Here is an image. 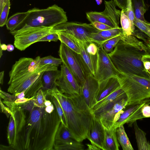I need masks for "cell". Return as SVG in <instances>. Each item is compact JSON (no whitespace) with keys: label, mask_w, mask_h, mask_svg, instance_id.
<instances>
[{"label":"cell","mask_w":150,"mask_h":150,"mask_svg":"<svg viewBox=\"0 0 150 150\" xmlns=\"http://www.w3.org/2000/svg\"><path fill=\"white\" fill-rule=\"evenodd\" d=\"M3 50L0 49V58H1V56H2L3 54Z\"/></svg>","instance_id":"obj_54"},{"label":"cell","mask_w":150,"mask_h":150,"mask_svg":"<svg viewBox=\"0 0 150 150\" xmlns=\"http://www.w3.org/2000/svg\"><path fill=\"white\" fill-rule=\"evenodd\" d=\"M28 15L27 11L18 12L10 17L6 24L7 29L10 31L13 30Z\"/></svg>","instance_id":"obj_27"},{"label":"cell","mask_w":150,"mask_h":150,"mask_svg":"<svg viewBox=\"0 0 150 150\" xmlns=\"http://www.w3.org/2000/svg\"><path fill=\"white\" fill-rule=\"evenodd\" d=\"M124 91L120 88L113 92L105 98L96 103L91 109L92 112L101 107L105 104L111 101L125 93Z\"/></svg>","instance_id":"obj_30"},{"label":"cell","mask_w":150,"mask_h":150,"mask_svg":"<svg viewBox=\"0 0 150 150\" xmlns=\"http://www.w3.org/2000/svg\"><path fill=\"white\" fill-rule=\"evenodd\" d=\"M120 88L119 80L116 77H111L99 83V88L96 98V103Z\"/></svg>","instance_id":"obj_18"},{"label":"cell","mask_w":150,"mask_h":150,"mask_svg":"<svg viewBox=\"0 0 150 150\" xmlns=\"http://www.w3.org/2000/svg\"><path fill=\"white\" fill-rule=\"evenodd\" d=\"M141 77L121 73L118 79L121 88L127 96V106L150 98V91L142 84Z\"/></svg>","instance_id":"obj_7"},{"label":"cell","mask_w":150,"mask_h":150,"mask_svg":"<svg viewBox=\"0 0 150 150\" xmlns=\"http://www.w3.org/2000/svg\"><path fill=\"white\" fill-rule=\"evenodd\" d=\"M27 12L28 15L12 31L24 26L53 28L67 21L66 12L55 4L44 9L35 7Z\"/></svg>","instance_id":"obj_5"},{"label":"cell","mask_w":150,"mask_h":150,"mask_svg":"<svg viewBox=\"0 0 150 150\" xmlns=\"http://www.w3.org/2000/svg\"><path fill=\"white\" fill-rule=\"evenodd\" d=\"M0 105L1 109L2 112L4 113L6 116L8 118L11 114L12 112L10 110L6 105H5L4 104L0 98Z\"/></svg>","instance_id":"obj_43"},{"label":"cell","mask_w":150,"mask_h":150,"mask_svg":"<svg viewBox=\"0 0 150 150\" xmlns=\"http://www.w3.org/2000/svg\"><path fill=\"white\" fill-rule=\"evenodd\" d=\"M123 33L122 28L99 31L93 33L90 37L91 41L98 46L102 45L108 40L116 36L121 35Z\"/></svg>","instance_id":"obj_19"},{"label":"cell","mask_w":150,"mask_h":150,"mask_svg":"<svg viewBox=\"0 0 150 150\" xmlns=\"http://www.w3.org/2000/svg\"><path fill=\"white\" fill-rule=\"evenodd\" d=\"M143 40L145 42L144 44L146 46V53L150 54V38L148 36L147 39L145 38Z\"/></svg>","instance_id":"obj_46"},{"label":"cell","mask_w":150,"mask_h":150,"mask_svg":"<svg viewBox=\"0 0 150 150\" xmlns=\"http://www.w3.org/2000/svg\"><path fill=\"white\" fill-rule=\"evenodd\" d=\"M87 139L91 144L103 150L105 139V128L101 122L93 115L88 131Z\"/></svg>","instance_id":"obj_16"},{"label":"cell","mask_w":150,"mask_h":150,"mask_svg":"<svg viewBox=\"0 0 150 150\" xmlns=\"http://www.w3.org/2000/svg\"><path fill=\"white\" fill-rule=\"evenodd\" d=\"M125 93L92 112L93 115L101 123L105 129H110L127 105Z\"/></svg>","instance_id":"obj_6"},{"label":"cell","mask_w":150,"mask_h":150,"mask_svg":"<svg viewBox=\"0 0 150 150\" xmlns=\"http://www.w3.org/2000/svg\"><path fill=\"white\" fill-rule=\"evenodd\" d=\"M150 101L144 104L142 106V112L144 118L150 117Z\"/></svg>","instance_id":"obj_41"},{"label":"cell","mask_w":150,"mask_h":150,"mask_svg":"<svg viewBox=\"0 0 150 150\" xmlns=\"http://www.w3.org/2000/svg\"><path fill=\"white\" fill-rule=\"evenodd\" d=\"M0 48L3 51H6L7 50V45L4 43H1V41L0 42Z\"/></svg>","instance_id":"obj_52"},{"label":"cell","mask_w":150,"mask_h":150,"mask_svg":"<svg viewBox=\"0 0 150 150\" xmlns=\"http://www.w3.org/2000/svg\"><path fill=\"white\" fill-rule=\"evenodd\" d=\"M98 47L95 77L99 83L112 77L118 79L121 73L115 68L102 45Z\"/></svg>","instance_id":"obj_13"},{"label":"cell","mask_w":150,"mask_h":150,"mask_svg":"<svg viewBox=\"0 0 150 150\" xmlns=\"http://www.w3.org/2000/svg\"><path fill=\"white\" fill-rule=\"evenodd\" d=\"M61 123L56 108L46 91L44 105L34 106L20 136L17 150H53L55 135Z\"/></svg>","instance_id":"obj_1"},{"label":"cell","mask_w":150,"mask_h":150,"mask_svg":"<svg viewBox=\"0 0 150 150\" xmlns=\"http://www.w3.org/2000/svg\"><path fill=\"white\" fill-rule=\"evenodd\" d=\"M121 40V36L119 35L113 37L108 40L105 42L112 45L115 47L119 42Z\"/></svg>","instance_id":"obj_44"},{"label":"cell","mask_w":150,"mask_h":150,"mask_svg":"<svg viewBox=\"0 0 150 150\" xmlns=\"http://www.w3.org/2000/svg\"><path fill=\"white\" fill-rule=\"evenodd\" d=\"M0 98L3 100V101L8 102H13L16 99V96L13 94L11 95L1 90H0Z\"/></svg>","instance_id":"obj_36"},{"label":"cell","mask_w":150,"mask_h":150,"mask_svg":"<svg viewBox=\"0 0 150 150\" xmlns=\"http://www.w3.org/2000/svg\"><path fill=\"white\" fill-rule=\"evenodd\" d=\"M99 82L92 74H88L81 88V94L91 109L96 103V98L99 88Z\"/></svg>","instance_id":"obj_15"},{"label":"cell","mask_w":150,"mask_h":150,"mask_svg":"<svg viewBox=\"0 0 150 150\" xmlns=\"http://www.w3.org/2000/svg\"><path fill=\"white\" fill-rule=\"evenodd\" d=\"M52 28L43 26H24L10 31V33L14 36V46L18 50L22 51L51 33Z\"/></svg>","instance_id":"obj_8"},{"label":"cell","mask_w":150,"mask_h":150,"mask_svg":"<svg viewBox=\"0 0 150 150\" xmlns=\"http://www.w3.org/2000/svg\"><path fill=\"white\" fill-rule=\"evenodd\" d=\"M146 52L120 40L113 51L108 54L116 69L124 74L150 78L142 61Z\"/></svg>","instance_id":"obj_4"},{"label":"cell","mask_w":150,"mask_h":150,"mask_svg":"<svg viewBox=\"0 0 150 150\" xmlns=\"http://www.w3.org/2000/svg\"><path fill=\"white\" fill-rule=\"evenodd\" d=\"M4 71H3L0 73V83L2 85L3 84L4 82Z\"/></svg>","instance_id":"obj_51"},{"label":"cell","mask_w":150,"mask_h":150,"mask_svg":"<svg viewBox=\"0 0 150 150\" xmlns=\"http://www.w3.org/2000/svg\"><path fill=\"white\" fill-rule=\"evenodd\" d=\"M57 33L59 36V40L70 49L76 53L80 54L79 46L74 40L67 33L62 32Z\"/></svg>","instance_id":"obj_29"},{"label":"cell","mask_w":150,"mask_h":150,"mask_svg":"<svg viewBox=\"0 0 150 150\" xmlns=\"http://www.w3.org/2000/svg\"><path fill=\"white\" fill-rule=\"evenodd\" d=\"M54 149L55 150H83L84 146L81 142L76 140L65 142H54Z\"/></svg>","instance_id":"obj_24"},{"label":"cell","mask_w":150,"mask_h":150,"mask_svg":"<svg viewBox=\"0 0 150 150\" xmlns=\"http://www.w3.org/2000/svg\"><path fill=\"white\" fill-rule=\"evenodd\" d=\"M128 0H113V1L116 5L125 12L127 10Z\"/></svg>","instance_id":"obj_42"},{"label":"cell","mask_w":150,"mask_h":150,"mask_svg":"<svg viewBox=\"0 0 150 150\" xmlns=\"http://www.w3.org/2000/svg\"><path fill=\"white\" fill-rule=\"evenodd\" d=\"M150 101V98L147 99L129 116L126 122L129 124V126H132L137 120L144 118L142 112V107L144 104Z\"/></svg>","instance_id":"obj_31"},{"label":"cell","mask_w":150,"mask_h":150,"mask_svg":"<svg viewBox=\"0 0 150 150\" xmlns=\"http://www.w3.org/2000/svg\"><path fill=\"white\" fill-rule=\"evenodd\" d=\"M118 141L123 150H133L127 136L125 132L123 125H120L116 129Z\"/></svg>","instance_id":"obj_25"},{"label":"cell","mask_w":150,"mask_h":150,"mask_svg":"<svg viewBox=\"0 0 150 150\" xmlns=\"http://www.w3.org/2000/svg\"><path fill=\"white\" fill-rule=\"evenodd\" d=\"M135 17L143 21H146L144 18V14L147 8L144 0H131Z\"/></svg>","instance_id":"obj_26"},{"label":"cell","mask_w":150,"mask_h":150,"mask_svg":"<svg viewBox=\"0 0 150 150\" xmlns=\"http://www.w3.org/2000/svg\"><path fill=\"white\" fill-rule=\"evenodd\" d=\"M9 0H0V13L2 11L5 4Z\"/></svg>","instance_id":"obj_49"},{"label":"cell","mask_w":150,"mask_h":150,"mask_svg":"<svg viewBox=\"0 0 150 150\" xmlns=\"http://www.w3.org/2000/svg\"><path fill=\"white\" fill-rule=\"evenodd\" d=\"M91 23L96 29L100 31L105 30L113 28L105 24L97 21L93 22Z\"/></svg>","instance_id":"obj_39"},{"label":"cell","mask_w":150,"mask_h":150,"mask_svg":"<svg viewBox=\"0 0 150 150\" xmlns=\"http://www.w3.org/2000/svg\"><path fill=\"white\" fill-rule=\"evenodd\" d=\"M60 73L56 81V86L63 93L69 95L80 94L81 87L72 74L62 62L61 66Z\"/></svg>","instance_id":"obj_14"},{"label":"cell","mask_w":150,"mask_h":150,"mask_svg":"<svg viewBox=\"0 0 150 150\" xmlns=\"http://www.w3.org/2000/svg\"><path fill=\"white\" fill-rule=\"evenodd\" d=\"M105 9L102 12L91 11L86 13L87 19L91 23L97 21L113 28H119L121 11L116 8L113 1H105Z\"/></svg>","instance_id":"obj_12"},{"label":"cell","mask_w":150,"mask_h":150,"mask_svg":"<svg viewBox=\"0 0 150 150\" xmlns=\"http://www.w3.org/2000/svg\"><path fill=\"white\" fill-rule=\"evenodd\" d=\"M148 99V98H147ZM139 102L127 106L120 114L119 117L114 124L113 127L117 129L120 125L126 123L131 115L146 99Z\"/></svg>","instance_id":"obj_22"},{"label":"cell","mask_w":150,"mask_h":150,"mask_svg":"<svg viewBox=\"0 0 150 150\" xmlns=\"http://www.w3.org/2000/svg\"><path fill=\"white\" fill-rule=\"evenodd\" d=\"M59 40V36L57 33H51L39 40L38 42L54 41Z\"/></svg>","instance_id":"obj_37"},{"label":"cell","mask_w":150,"mask_h":150,"mask_svg":"<svg viewBox=\"0 0 150 150\" xmlns=\"http://www.w3.org/2000/svg\"><path fill=\"white\" fill-rule=\"evenodd\" d=\"M78 45L80 50V57L87 75L91 74L95 76L97 55L93 56L87 51V46L83 42L68 34Z\"/></svg>","instance_id":"obj_17"},{"label":"cell","mask_w":150,"mask_h":150,"mask_svg":"<svg viewBox=\"0 0 150 150\" xmlns=\"http://www.w3.org/2000/svg\"><path fill=\"white\" fill-rule=\"evenodd\" d=\"M91 23L66 22L53 27L52 33L62 32L69 34L81 41L88 46L92 42L90 40L91 35L99 31Z\"/></svg>","instance_id":"obj_10"},{"label":"cell","mask_w":150,"mask_h":150,"mask_svg":"<svg viewBox=\"0 0 150 150\" xmlns=\"http://www.w3.org/2000/svg\"><path fill=\"white\" fill-rule=\"evenodd\" d=\"M76 140L68 128L61 123L56 133L54 142H65Z\"/></svg>","instance_id":"obj_28"},{"label":"cell","mask_w":150,"mask_h":150,"mask_svg":"<svg viewBox=\"0 0 150 150\" xmlns=\"http://www.w3.org/2000/svg\"><path fill=\"white\" fill-rule=\"evenodd\" d=\"M38 60L40 64L42 65H51L58 67L62 63L60 58H55L51 55L42 58L38 56Z\"/></svg>","instance_id":"obj_32"},{"label":"cell","mask_w":150,"mask_h":150,"mask_svg":"<svg viewBox=\"0 0 150 150\" xmlns=\"http://www.w3.org/2000/svg\"><path fill=\"white\" fill-rule=\"evenodd\" d=\"M14 49L13 45L11 44H8L7 45V50L8 52L13 51Z\"/></svg>","instance_id":"obj_50"},{"label":"cell","mask_w":150,"mask_h":150,"mask_svg":"<svg viewBox=\"0 0 150 150\" xmlns=\"http://www.w3.org/2000/svg\"><path fill=\"white\" fill-rule=\"evenodd\" d=\"M49 91L51 99L54 103L59 116L61 123L67 127L66 122L63 111L60 104L56 98L54 96L51 94Z\"/></svg>","instance_id":"obj_34"},{"label":"cell","mask_w":150,"mask_h":150,"mask_svg":"<svg viewBox=\"0 0 150 150\" xmlns=\"http://www.w3.org/2000/svg\"><path fill=\"white\" fill-rule=\"evenodd\" d=\"M98 50L97 45L94 43L92 42L87 47V51L90 55L93 56L96 55Z\"/></svg>","instance_id":"obj_40"},{"label":"cell","mask_w":150,"mask_h":150,"mask_svg":"<svg viewBox=\"0 0 150 150\" xmlns=\"http://www.w3.org/2000/svg\"><path fill=\"white\" fill-rule=\"evenodd\" d=\"M116 129L113 127L110 129H105L103 150H119V144L117 137Z\"/></svg>","instance_id":"obj_21"},{"label":"cell","mask_w":150,"mask_h":150,"mask_svg":"<svg viewBox=\"0 0 150 150\" xmlns=\"http://www.w3.org/2000/svg\"><path fill=\"white\" fill-rule=\"evenodd\" d=\"M135 131L138 149L150 150V144L146 137V133L138 126L136 121L133 124Z\"/></svg>","instance_id":"obj_23"},{"label":"cell","mask_w":150,"mask_h":150,"mask_svg":"<svg viewBox=\"0 0 150 150\" xmlns=\"http://www.w3.org/2000/svg\"><path fill=\"white\" fill-rule=\"evenodd\" d=\"M10 6V0H9L5 4L2 11L0 13V26L1 27H3L6 24Z\"/></svg>","instance_id":"obj_35"},{"label":"cell","mask_w":150,"mask_h":150,"mask_svg":"<svg viewBox=\"0 0 150 150\" xmlns=\"http://www.w3.org/2000/svg\"><path fill=\"white\" fill-rule=\"evenodd\" d=\"M58 69V67L40 64L38 56L35 58L23 57L15 62L9 73L8 92L13 95L25 91V97L35 96L43 87L42 77L44 72Z\"/></svg>","instance_id":"obj_2"},{"label":"cell","mask_w":150,"mask_h":150,"mask_svg":"<svg viewBox=\"0 0 150 150\" xmlns=\"http://www.w3.org/2000/svg\"><path fill=\"white\" fill-rule=\"evenodd\" d=\"M48 90L60 104L64 113L67 127L73 137L81 142L87 139L93 115L81 94H65L62 93L57 86Z\"/></svg>","instance_id":"obj_3"},{"label":"cell","mask_w":150,"mask_h":150,"mask_svg":"<svg viewBox=\"0 0 150 150\" xmlns=\"http://www.w3.org/2000/svg\"><path fill=\"white\" fill-rule=\"evenodd\" d=\"M60 71L58 69L45 71L42 77L43 90H50L56 86V82L59 77Z\"/></svg>","instance_id":"obj_20"},{"label":"cell","mask_w":150,"mask_h":150,"mask_svg":"<svg viewBox=\"0 0 150 150\" xmlns=\"http://www.w3.org/2000/svg\"><path fill=\"white\" fill-rule=\"evenodd\" d=\"M86 145L88 147V150H100L99 148L96 145L91 144H87Z\"/></svg>","instance_id":"obj_47"},{"label":"cell","mask_w":150,"mask_h":150,"mask_svg":"<svg viewBox=\"0 0 150 150\" xmlns=\"http://www.w3.org/2000/svg\"><path fill=\"white\" fill-rule=\"evenodd\" d=\"M97 4L98 5H100L102 2V0H96Z\"/></svg>","instance_id":"obj_53"},{"label":"cell","mask_w":150,"mask_h":150,"mask_svg":"<svg viewBox=\"0 0 150 150\" xmlns=\"http://www.w3.org/2000/svg\"><path fill=\"white\" fill-rule=\"evenodd\" d=\"M46 91L42 88L39 89L35 95V97L33 99V103L35 106L42 107L44 104L46 98Z\"/></svg>","instance_id":"obj_33"},{"label":"cell","mask_w":150,"mask_h":150,"mask_svg":"<svg viewBox=\"0 0 150 150\" xmlns=\"http://www.w3.org/2000/svg\"><path fill=\"white\" fill-rule=\"evenodd\" d=\"M142 61L146 71L150 76V54H144L142 57Z\"/></svg>","instance_id":"obj_38"},{"label":"cell","mask_w":150,"mask_h":150,"mask_svg":"<svg viewBox=\"0 0 150 150\" xmlns=\"http://www.w3.org/2000/svg\"><path fill=\"white\" fill-rule=\"evenodd\" d=\"M102 45L104 50L107 54L112 52L114 48L113 46L106 42H104Z\"/></svg>","instance_id":"obj_45"},{"label":"cell","mask_w":150,"mask_h":150,"mask_svg":"<svg viewBox=\"0 0 150 150\" xmlns=\"http://www.w3.org/2000/svg\"><path fill=\"white\" fill-rule=\"evenodd\" d=\"M58 53L62 62L72 74L81 88L87 74L81 59L80 54L75 52L62 42L60 45Z\"/></svg>","instance_id":"obj_9"},{"label":"cell","mask_w":150,"mask_h":150,"mask_svg":"<svg viewBox=\"0 0 150 150\" xmlns=\"http://www.w3.org/2000/svg\"><path fill=\"white\" fill-rule=\"evenodd\" d=\"M12 112L7 129V139L9 145L16 150L20 136L25 125V111L17 106L10 109Z\"/></svg>","instance_id":"obj_11"},{"label":"cell","mask_w":150,"mask_h":150,"mask_svg":"<svg viewBox=\"0 0 150 150\" xmlns=\"http://www.w3.org/2000/svg\"><path fill=\"white\" fill-rule=\"evenodd\" d=\"M0 149L1 150H14L13 146L11 145L8 146L1 145L0 146Z\"/></svg>","instance_id":"obj_48"}]
</instances>
